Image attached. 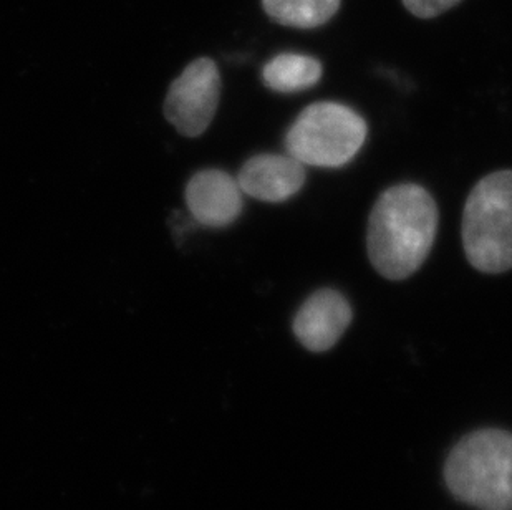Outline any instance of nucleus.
Returning a JSON list of instances; mask_svg holds the SVG:
<instances>
[{"label": "nucleus", "mask_w": 512, "mask_h": 510, "mask_svg": "<svg viewBox=\"0 0 512 510\" xmlns=\"http://www.w3.org/2000/svg\"><path fill=\"white\" fill-rule=\"evenodd\" d=\"M438 207L418 184L387 189L368 221V257L388 280L408 279L420 269L435 244Z\"/></svg>", "instance_id": "1"}, {"label": "nucleus", "mask_w": 512, "mask_h": 510, "mask_svg": "<svg viewBox=\"0 0 512 510\" xmlns=\"http://www.w3.org/2000/svg\"><path fill=\"white\" fill-rule=\"evenodd\" d=\"M304 183V164L284 154H257L237 174L242 193L264 203H284Z\"/></svg>", "instance_id": "8"}, {"label": "nucleus", "mask_w": 512, "mask_h": 510, "mask_svg": "<svg viewBox=\"0 0 512 510\" xmlns=\"http://www.w3.org/2000/svg\"><path fill=\"white\" fill-rule=\"evenodd\" d=\"M191 216L208 227L231 226L242 212V191L237 179L219 169L194 174L186 188Z\"/></svg>", "instance_id": "7"}, {"label": "nucleus", "mask_w": 512, "mask_h": 510, "mask_svg": "<svg viewBox=\"0 0 512 510\" xmlns=\"http://www.w3.org/2000/svg\"><path fill=\"white\" fill-rule=\"evenodd\" d=\"M463 246L469 264L484 274L512 269V171L481 179L463 212Z\"/></svg>", "instance_id": "3"}, {"label": "nucleus", "mask_w": 512, "mask_h": 510, "mask_svg": "<svg viewBox=\"0 0 512 510\" xmlns=\"http://www.w3.org/2000/svg\"><path fill=\"white\" fill-rule=\"evenodd\" d=\"M221 75L211 58H198L174 80L165 102V115L183 136L203 135L218 111Z\"/></svg>", "instance_id": "5"}, {"label": "nucleus", "mask_w": 512, "mask_h": 510, "mask_svg": "<svg viewBox=\"0 0 512 510\" xmlns=\"http://www.w3.org/2000/svg\"><path fill=\"white\" fill-rule=\"evenodd\" d=\"M342 0H262L267 17L292 29H317L340 9Z\"/></svg>", "instance_id": "10"}, {"label": "nucleus", "mask_w": 512, "mask_h": 510, "mask_svg": "<svg viewBox=\"0 0 512 510\" xmlns=\"http://www.w3.org/2000/svg\"><path fill=\"white\" fill-rule=\"evenodd\" d=\"M352 317V307L340 292L317 290L295 315V337L310 352H327L342 338Z\"/></svg>", "instance_id": "6"}, {"label": "nucleus", "mask_w": 512, "mask_h": 510, "mask_svg": "<svg viewBox=\"0 0 512 510\" xmlns=\"http://www.w3.org/2000/svg\"><path fill=\"white\" fill-rule=\"evenodd\" d=\"M322 78V63L302 53H279L262 68V82L279 93H297L315 87Z\"/></svg>", "instance_id": "9"}, {"label": "nucleus", "mask_w": 512, "mask_h": 510, "mask_svg": "<svg viewBox=\"0 0 512 510\" xmlns=\"http://www.w3.org/2000/svg\"><path fill=\"white\" fill-rule=\"evenodd\" d=\"M367 121L335 102L307 106L285 136L289 156L300 164L340 168L350 163L367 140Z\"/></svg>", "instance_id": "4"}, {"label": "nucleus", "mask_w": 512, "mask_h": 510, "mask_svg": "<svg viewBox=\"0 0 512 510\" xmlns=\"http://www.w3.org/2000/svg\"><path fill=\"white\" fill-rule=\"evenodd\" d=\"M405 9L418 19H435L453 9L461 0H401Z\"/></svg>", "instance_id": "11"}, {"label": "nucleus", "mask_w": 512, "mask_h": 510, "mask_svg": "<svg viewBox=\"0 0 512 510\" xmlns=\"http://www.w3.org/2000/svg\"><path fill=\"white\" fill-rule=\"evenodd\" d=\"M459 501L479 510H512V434L479 429L456 444L445 466Z\"/></svg>", "instance_id": "2"}]
</instances>
